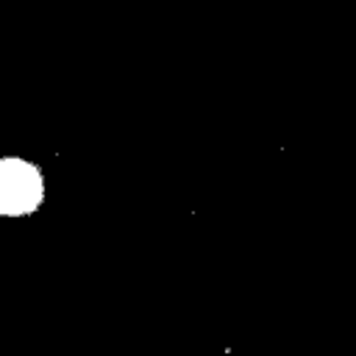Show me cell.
<instances>
[{
  "label": "cell",
  "instance_id": "cell-1",
  "mask_svg": "<svg viewBox=\"0 0 356 356\" xmlns=\"http://www.w3.org/2000/svg\"><path fill=\"white\" fill-rule=\"evenodd\" d=\"M47 172L28 156H0V220H31L44 209Z\"/></svg>",
  "mask_w": 356,
  "mask_h": 356
}]
</instances>
